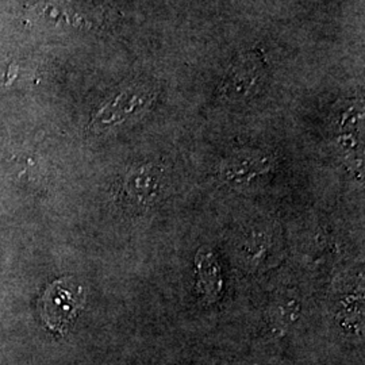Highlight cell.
I'll return each instance as SVG.
<instances>
[{"mask_svg": "<svg viewBox=\"0 0 365 365\" xmlns=\"http://www.w3.org/2000/svg\"><path fill=\"white\" fill-rule=\"evenodd\" d=\"M153 101V93L145 88H129L108 101L92 119L93 131H105L143 113Z\"/></svg>", "mask_w": 365, "mask_h": 365, "instance_id": "1", "label": "cell"}, {"mask_svg": "<svg viewBox=\"0 0 365 365\" xmlns=\"http://www.w3.org/2000/svg\"><path fill=\"white\" fill-rule=\"evenodd\" d=\"M272 167L274 158L262 152H241L223 161L220 176L230 185H247L268 173Z\"/></svg>", "mask_w": 365, "mask_h": 365, "instance_id": "2", "label": "cell"}, {"mask_svg": "<svg viewBox=\"0 0 365 365\" xmlns=\"http://www.w3.org/2000/svg\"><path fill=\"white\" fill-rule=\"evenodd\" d=\"M80 292H75L63 282H57L45 292L42 299V318L49 327L64 331L78 313Z\"/></svg>", "mask_w": 365, "mask_h": 365, "instance_id": "3", "label": "cell"}, {"mask_svg": "<svg viewBox=\"0 0 365 365\" xmlns=\"http://www.w3.org/2000/svg\"><path fill=\"white\" fill-rule=\"evenodd\" d=\"M161 170L155 165H143L131 170L123 182V196L134 206L144 207L158 196Z\"/></svg>", "mask_w": 365, "mask_h": 365, "instance_id": "4", "label": "cell"}, {"mask_svg": "<svg viewBox=\"0 0 365 365\" xmlns=\"http://www.w3.org/2000/svg\"><path fill=\"white\" fill-rule=\"evenodd\" d=\"M196 280L200 297L207 303H215L223 289L221 265L209 247H202L195 257Z\"/></svg>", "mask_w": 365, "mask_h": 365, "instance_id": "5", "label": "cell"}, {"mask_svg": "<svg viewBox=\"0 0 365 365\" xmlns=\"http://www.w3.org/2000/svg\"><path fill=\"white\" fill-rule=\"evenodd\" d=\"M299 300L292 295L284 294L271 304L268 310V319L274 333L286 334L288 329L299 318Z\"/></svg>", "mask_w": 365, "mask_h": 365, "instance_id": "6", "label": "cell"}, {"mask_svg": "<svg viewBox=\"0 0 365 365\" xmlns=\"http://www.w3.org/2000/svg\"><path fill=\"white\" fill-rule=\"evenodd\" d=\"M272 235L262 227H255L244 238L241 245L242 259L250 265H262L271 255Z\"/></svg>", "mask_w": 365, "mask_h": 365, "instance_id": "7", "label": "cell"}, {"mask_svg": "<svg viewBox=\"0 0 365 365\" xmlns=\"http://www.w3.org/2000/svg\"><path fill=\"white\" fill-rule=\"evenodd\" d=\"M259 78V72L255 66H238L232 71V76H229L225 84V93L229 99L244 98L253 92Z\"/></svg>", "mask_w": 365, "mask_h": 365, "instance_id": "8", "label": "cell"}, {"mask_svg": "<svg viewBox=\"0 0 365 365\" xmlns=\"http://www.w3.org/2000/svg\"><path fill=\"white\" fill-rule=\"evenodd\" d=\"M16 76V66H10L6 69H0V86H7Z\"/></svg>", "mask_w": 365, "mask_h": 365, "instance_id": "9", "label": "cell"}]
</instances>
